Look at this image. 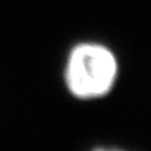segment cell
I'll return each mask as SVG.
<instances>
[{"label":"cell","mask_w":151,"mask_h":151,"mask_svg":"<svg viewBox=\"0 0 151 151\" xmlns=\"http://www.w3.org/2000/svg\"><path fill=\"white\" fill-rule=\"evenodd\" d=\"M118 73L113 53L99 43H80L71 50L66 66V84L77 98L108 94Z\"/></svg>","instance_id":"cell-1"},{"label":"cell","mask_w":151,"mask_h":151,"mask_svg":"<svg viewBox=\"0 0 151 151\" xmlns=\"http://www.w3.org/2000/svg\"><path fill=\"white\" fill-rule=\"evenodd\" d=\"M94 151H123V150H118V148H97Z\"/></svg>","instance_id":"cell-2"}]
</instances>
